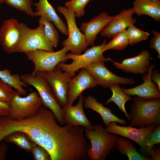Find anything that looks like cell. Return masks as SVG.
Wrapping results in <instances>:
<instances>
[{"mask_svg":"<svg viewBox=\"0 0 160 160\" xmlns=\"http://www.w3.org/2000/svg\"><path fill=\"white\" fill-rule=\"evenodd\" d=\"M132 8L122 10L119 14L113 16L112 20L100 32L102 37L110 39L126 30L129 26L137 22L133 17Z\"/></svg>","mask_w":160,"mask_h":160,"instance_id":"ac0fdd59","label":"cell"},{"mask_svg":"<svg viewBox=\"0 0 160 160\" xmlns=\"http://www.w3.org/2000/svg\"><path fill=\"white\" fill-rule=\"evenodd\" d=\"M148 154L151 156L152 160H160V150L159 147L157 148H152L148 152Z\"/></svg>","mask_w":160,"mask_h":160,"instance_id":"f35d334b","label":"cell"},{"mask_svg":"<svg viewBox=\"0 0 160 160\" xmlns=\"http://www.w3.org/2000/svg\"><path fill=\"white\" fill-rule=\"evenodd\" d=\"M116 148L121 154L127 156L129 160H152L140 154L130 140L122 137H118Z\"/></svg>","mask_w":160,"mask_h":160,"instance_id":"cb8c5ba5","label":"cell"},{"mask_svg":"<svg viewBox=\"0 0 160 160\" xmlns=\"http://www.w3.org/2000/svg\"><path fill=\"white\" fill-rule=\"evenodd\" d=\"M36 7L34 15L43 17L52 22L58 30L66 36H68L67 26L62 19L58 16L48 0H39L33 4Z\"/></svg>","mask_w":160,"mask_h":160,"instance_id":"44dd1931","label":"cell"},{"mask_svg":"<svg viewBox=\"0 0 160 160\" xmlns=\"http://www.w3.org/2000/svg\"><path fill=\"white\" fill-rule=\"evenodd\" d=\"M4 2V0H0V4H1Z\"/></svg>","mask_w":160,"mask_h":160,"instance_id":"60d3db41","label":"cell"},{"mask_svg":"<svg viewBox=\"0 0 160 160\" xmlns=\"http://www.w3.org/2000/svg\"><path fill=\"white\" fill-rule=\"evenodd\" d=\"M151 55L147 50H143L137 56L124 59L121 63L110 61L116 68L127 73L144 74L148 72L150 65Z\"/></svg>","mask_w":160,"mask_h":160,"instance_id":"e0dca14e","label":"cell"},{"mask_svg":"<svg viewBox=\"0 0 160 160\" xmlns=\"http://www.w3.org/2000/svg\"><path fill=\"white\" fill-rule=\"evenodd\" d=\"M7 149V145L2 140L1 143L0 147V160L5 159Z\"/></svg>","mask_w":160,"mask_h":160,"instance_id":"ab89813d","label":"cell"},{"mask_svg":"<svg viewBox=\"0 0 160 160\" xmlns=\"http://www.w3.org/2000/svg\"><path fill=\"white\" fill-rule=\"evenodd\" d=\"M4 140L14 143L27 151H31L35 143L32 142L27 135L21 132H15L6 137Z\"/></svg>","mask_w":160,"mask_h":160,"instance_id":"4316f807","label":"cell"},{"mask_svg":"<svg viewBox=\"0 0 160 160\" xmlns=\"http://www.w3.org/2000/svg\"><path fill=\"white\" fill-rule=\"evenodd\" d=\"M69 51L68 47L65 46L56 52L36 50L25 53L28 59L34 65V69L31 74L33 75L38 72L50 71L54 70L59 63L67 61V53Z\"/></svg>","mask_w":160,"mask_h":160,"instance_id":"30bf717a","label":"cell"},{"mask_svg":"<svg viewBox=\"0 0 160 160\" xmlns=\"http://www.w3.org/2000/svg\"><path fill=\"white\" fill-rule=\"evenodd\" d=\"M120 0L122 1V0Z\"/></svg>","mask_w":160,"mask_h":160,"instance_id":"7bdbcfd3","label":"cell"},{"mask_svg":"<svg viewBox=\"0 0 160 160\" xmlns=\"http://www.w3.org/2000/svg\"><path fill=\"white\" fill-rule=\"evenodd\" d=\"M129 44L127 31L124 30L119 33L108 43L106 44L102 50L103 53L111 49L121 50L125 49Z\"/></svg>","mask_w":160,"mask_h":160,"instance_id":"83f0119b","label":"cell"},{"mask_svg":"<svg viewBox=\"0 0 160 160\" xmlns=\"http://www.w3.org/2000/svg\"><path fill=\"white\" fill-rule=\"evenodd\" d=\"M132 8L138 16L148 15L156 21L160 20V2L151 0H135Z\"/></svg>","mask_w":160,"mask_h":160,"instance_id":"603a6c76","label":"cell"},{"mask_svg":"<svg viewBox=\"0 0 160 160\" xmlns=\"http://www.w3.org/2000/svg\"><path fill=\"white\" fill-rule=\"evenodd\" d=\"M0 79V101L9 103L12 100L16 90Z\"/></svg>","mask_w":160,"mask_h":160,"instance_id":"836d02e7","label":"cell"},{"mask_svg":"<svg viewBox=\"0 0 160 160\" xmlns=\"http://www.w3.org/2000/svg\"><path fill=\"white\" fill-rule=\"evenodd\" d=\"M154 64L150 65L147 73L144 74L142 77L143 82L135 87L127 89L121 87L123 92L129 96L137 95L144 99H152L160 98V90L157 85L151 79V73Z\"/></svg>","mask_w":160,"mask_h":160,"instance_id":"9a60e30c","label":"cell"},{"mask_svg":"<svg viewBox=\"0 0 160 160\" xmlns=\"http://www.w3.org/2000/svg\"><path fill=\"white\" fill-rule=\"evenodd\" d=\"M90 0H71L65 2V7L73 11L80 18L85 14L84 8Z\"/></svg>","mask_w":160,"mask_h":160,"instance_id":"1f68e13d","label":"cell"},{"mask_svg":"<svg viewBox=\"0 0 160 160\" xmlns=\"http://www.w3.org/2000/svg\"><path fill=\"white\" fill-rule=\"evenodd\" d=\"M39 24L37 28L32 29L24 23H20V38L15 52L25 53L36 50L54 51V47L44 33L43 24Z\"/></svg>","mask_w":160,"mask_h":160,"instance_id":"8992f818","label":"cell"},{"mask_svg":"<svg viewBox=\"0 0 160 160\" xmlns=\"http://www.w3.org/2000/svg\"><path fill=\"white\" fill-rule=\"evenodd\" d=\"M21 36L20 23L12 18L3 21L0 28V44L8 54L15 52Z\"/></svg>","mask_w":160,"mask_h":160,"instance_id":"5bb4252c","label":"cell"},{"mask_svg":"<svg viewBox=\"0 0 160 160\" xmlns=\"http://www.w3.org/2000/svg\"><path fill=\"white\" fill-rule=\"evenodd\" d=\"M20 77L27 84L36 89L42 99L43 105L53 112L60 125L64 124L63 108L57 101L50 85L41 73L38 72L33 75L26 73L21 75Z\"/></svg>","mask_w":160,"mask_h":160,"instance_id":"5b68a950","label":"cell"},{"mask_svg":"<svg viewBox=\"0 0 160 160\" xmlns=\"http://www.w3.org/2000/svg\"><path fill=\"white\" fill-rule=\"evenodd\" d=\"M151 0L156 1V2H160V0Z\"/></svg>","mask_w":160,"mask_h":160,"instance_id":"b9f144b4","label":"cell"},{"mask_svg":"<svg viewBox=\"0 0 160 160\" xmlns=\"http://www.w3.org/2000/svg\"><path fill=\"white\" fill-rule=\"evenodd\" d=\"M112 91L113 94L111 97L106 102V105H108L110 103L113 102L125 114L128 120L129 119V114L127 113L125 107L126 103L128 101L132 99V97L124 93L119 84L112 86L109 87Z\"/></svg>","mask_w":160,"mask_h":160,"instance_id":"484cf974","label":"cell"},{"mask_svg":"<svg viewBox=\"0 0 160 160\" xmlns=\"http://www.w3.org/2000/svg\"><path fill=\"white\" fill-rule=\"evenodd\" d=\"M84 108L91 109L100 115L105 125L112 121L117 122L122 125L127 124L125 120L118 118L112 113L110 109L105 107L103 103H99L91 96H88L84 98Z\"/></svg>","mask_w":160,"mask_h":160,"instance_id":"7402d4cb","label":"cell"},{"mask_svg":"<svg viewBox=\"0 0 160 160\" xmlns=\"http://www.w3.org/2000/svg\"><path fill=\"white\" fill-rule=\"evenodd\" d=\"M126 31L129 44L131 45L147 39L150 35L148 32L138 29L134 24L129 26Z\"/></svg>","mask_w":160,"mask_h":160,"instance_id":"4dcf8cb0","label":"cell"},{"mask_svg":"<svg viewBox=\"0 0 160 160\" xmlns=\"http://www.w3.org/2000/svg\"><path fill=\"white\" fill-rule=\"evenodd\" d=\"M104 62H93L85 68L96 82L97 85L106 87L117 84L129 85L135 84L132 78H123L116 75L105 66Z\"/></svg>","mask_w":160,"mask_h":160,"instance_id":"7c38bea8","label":"cell"},{"mask_svg":"<svg viewBox=\"0 0 160 160\" xmlns=\"http://www.w3.org/2000/svg\"><path fill=\"white\" fill-rule=\"evenodd\" d=\"M106 39H105L101 45H93L91 48L87 49L82 54L75 55L67 53V59H71L72 63L67 64L61 62L57 64V67L72 78L75 75V72L80 69L85 68L92 63L100 61L104 62L110 61L111 59L104 57L102 51L106 44Z\"/></svg>","mask_w":160,"mask_h":160,"instance_id":"52a82bcc","label":"cell"},{"mask_svg":"<svg viewBox=\"0 0 160 160\" xmlns=\"http://www.w3.org/2000/svg\"><path fill=\"white\" fill-rule=\"evenodd\" d=\"M129 115L131 126L160 125V98L147 100L134 97Z\"/></svg>","mask_w":160,"mask_h":160,"instance_id":"277c9868","label":"cell"},{"mask_svg":"<svg viewBox=\"0 0 160 160\" xmlns=\"http://www.w3.org/2000/svg\"><path fill=\"white\" fill-rule=\"evenodd\" d=\"M152 32L154 36L150 40V47L156 50L158 54L157 58L160 59V33L154 30Z\"/></svg>","mask_w":160,"mask_h":160,"instance_id":"d590c367","label":"cell"},{"mask_svg":"<svg viewBox=\"0 0 160 160\" xmlns=\"http://www.w3.org/2000/svg\"><path fill=\"white\" fill-rule=\"evenodd\" d=\"M10 110V106L9 103L0 101V117L7 116Z\"/></svg>","mask_w":160,"mask_h":160,"instance_id":"8d00e7d4","label":"cell"},{"mask_svg":"<svg viewBox=\"0 0 160 160\" xmlns=\"http://www.w3.org/2000/svg\"><path fill=\"white\" fill-rule=\"evenodd\" d=\"M151 80L157 85L160 90V74L159 71L157 69H153L151 73Z\"/></svg>","mask_w":160,"mask_h":160,"instance_id":"74e56055","label":"cell"},{"mask_svg":"<svg viewBox=\"0 0 160 160\" xmlns=\"http://www.w3.org/2000/svg\"><path fill=\"white\" fill-rule=\"evenodd\" d=\"M52 111L45 124L43 147L51 160H87L88 147L83 128L65 124L59 126Z\"/></svg>","mask_w":160,"mask_h":160,"instance_id":"6da1fadb","label":"cell"},{"mask_svg":"<svg viewBox=\"0 0 160 160\" xmlns=\"http://www.w3.org/2000/svg\"><path fill=\"white\" fill-rule=\"evenodd\" d=\"M4 2L9 6L23 12L27 15L34 16L32 9L33 3L32 0H4Z\"/></svg>","mask_w":160,"mask_h":160,"instance_id":"f546056e","label":"cell"},{"mask_svg":"<svg viewBox=\"0 0 160 160\" xmlns=\"http://www.w3.org/2000/svg\"><path fill=\"white\" fill-rule=\"evenodd\" d=\"M20 95L16 91L9 103L11 110L6 116L10 119L18 120L32 117L43 105L42 99L36 92H32L25 97Z\"/></svg>","mask_w":160,"mask_h":160,"instance_id":"ba28073f","label":"cell"},{"mask_svg":"<svg viewBox=\"0 0 160 160\" xmlns=\"http://www.w3.org/2000/svg\"><path fill=\"white\" fill-rule=\"evenodd\" d=\"M160 143V125L157 126L146 138L145 142V153L151 150L154 145Z\"/></svg>","mask_w":160,"mask_h":160,"instance_id":"d6a6232c","label":"cell"},{"mask_svg":"<svg viewBox=\"0 0 160 160\" xmlns=\"http://www.w3.org/2000/svg\"><path fill=\"white\" fill-rule=\"evenodd\" d=\"M47 110V108L42 106L35 116L23 119L13 120L6 116L0 117V147L6 137L17 132L25 133L32 142L43 147Z\"/></svg>","mask_w":160,"mask_h":160,"instance_id":"7a4b0ae2","label":"cell"},{"mask_svg":"<svg viewBox=\"0 0 160 160\" xmlns=\"http://www.w3.org/2000/svg\"><path fill=\"white\" fill-rule=\"evenodd\" d=\"M84 99L81 94L79 96L76 105L62 107L64 113L65 123L72 126H81L85 128L93 130V126L86 117L84 111Z\"/></svg>","mask_w":160,"mask_h":160,"instance_id":"ffe728a7","label":"cell"},{"mask_svg":"<svg viewBox=\"0 0 160 160\" xmlns=\"http://www.w3.org/2000/svg\"><path fill=\"white\" fill-rule=\"evenodd\" d=\"M113 17L107 12H103L89 22L82 23L80 30L84 33L88 46L94 45L97 34L107 26Z\"/></svg>","mask_w":160,"mask_h":160,"instance_id":"d6986e66","label":"cell"},{"mask_svg":"<svg viewBox=\"0 0 160 160\" xmlns=\"http://www.w3.org/2000/svg\"><path fill=\"white\" fill-rule=\"evenodd\" d=\"M39 23L43 25L44 33L55 47H57L59 41V36L58 32L52 23L45 18L40 17Z\"/></svg>","mask_w":160,"mask_h":160,"instance_id":"f1b7e54d","label":"cell"},{"mask_svg":"<svg viewBox=\"0 0 160 160\" xmlns=\"http://www.w3.org/2000/svg\"><path fill=\"white\" fill-rule=\"evenodd\" d=\"M40 72L50 85L59 105L62 107L67 106L71 78L57 67L51 71Z\"/></svg>","mask_w":160,"mask_h":160,"instance_id":"8fae6325","label":"cell"},{"mask_svg":"<svg viewBox=\"0 0 160 160\" xmlns=\"http://www.w3.org/2000/svg\"><path fill=\"white\" fill-rule=\"evenodd\" d=\"M0 79L16 89L20 95L25 96L26 94L27 91L24 87H26L27 84L22 80L18 75L12 74L8 69L0 70Z\"/></svg>","mask_w":160,"mask_h":160,"instance_id":"d4e9b609","label":"cell"},{"mask_svg":"<svg viewBox=\"0 0 160 160\" xmlns=\"http://www.w3.org/2000/svg\"><path fill=\"white\" fill-rule=\"evenodd\" d=\"M96 82L85 68L81 69L78 74L71 78L68 94L67 106L73 105L75 100L85 90L94 87Z\"/></svg>","mask_w":160,"mask_h":160,"instance_id":"2e32d148","label":"cell"},{"mask_svg":"<svg viewBox=\"0 0 160 160\" xmlns=\"http://www.w3.org/2000/svg\"><path fill=\"white\" fill-rule=\"evenodd\" d=\"M57 9L64 16L67 25L68 38L63 41V46L68 47L72 54H81L88 46L84 34L77 26L75 13L65 6H58Z\"/></svg>","mask_w":160,"mask_h":160,"instance_id":"9c48e42d","label":"cell"},{"mask_svg":"<svg viewBox=\"0 0 160 160\" xmlns=\"http://www.w3.org/2000/svg\"><path fill=\"white\" fill-rule=\"evenodd\" d=\"M93 127V130L84 129L85 137L90 142L86 151L88 159L105 160L110 155L111 151H115L118 137L116 135L107 132L102 125L97 124Z\"/></svg>","mask_w":160,"mask_h":160,"instance_id":"3957f363","label":"cell"},{"mask_svg":"<svg viewBox=\"0 0 160 160\" xmlns=\"http://www.w3.org/2000/svg\"><path fill=\"white\" fill-rule=\"evenodd\" d=\"M31 152L35 160H51L50 156L43 147L35 144Z\"/></svg>","mask_w":160,"mask_h":160,"instance_id":"e575fe53","label":"cell"},{"mask_svg":"<svg viewBox=\"0 0 160 160\" xmlns=\"http://www.w3.org/2000/svg\"><path fill=\"white\" fill-rule=\"evenodd\" d=\"M157 126H146L138 129L132 127L122 126L112 121L106 125L105 129L107 132L127 137L137 144L145 153V142L146 138Z\"/></svg>","mask_w":160,"mask_h":160,"instance_id":"4fadbf2b","label":"cell"}]
</instances>
